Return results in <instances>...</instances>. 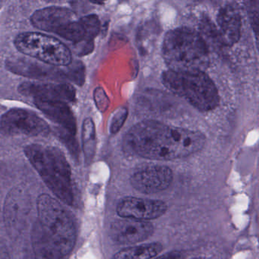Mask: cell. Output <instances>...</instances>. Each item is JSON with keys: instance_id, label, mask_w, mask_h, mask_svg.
I'll return each instance as SVG.
<instances>
[{"instance_id": "cell-1", "label": "cell", "mask_w": 259, "mask_h": 259, "mask_svg": "<svg viewBox=\"0 0 259 259\" xmlns=\"http://www.w3.org/2000/svg\"><path fill=\"white\" fill-rule=\"evenodd\" d=\"M125 140L133 152L156 160L188 157L201 150L205 143V138L199 132L152 120L136 124L127 133Z\"/></svg>"}, {"instance_id": "cell-2", "label": "cell", "mask_w": 259, "mask_h": 259, "mask_svg": "<svg viewBox=\"0 0 259 259\" xmlns=\"http://www.w3.org/2000/svg\"><path fill=\"white\" fill-rule=\"evenodd\" d=\"M162 54L169 70L204 72L209 65V52L204 38L191 28H179L166 33Z\"/></svg>"}, {"instance_id": "cell-3", "label": "cell", "mask_w": 259, "mask_h": 259, "mask_svg": "<svg viewBox=\"0 0 259 259\" xmlns=\"http://www.w3.org/2000/svg\"><path fill=\"white\" fill-rule=\"evenodd\" d=\"M25 154L53 193L63 202L72 204L74 195L71 168L58 148L32 144Z\"/></svg>"}, {"instance_id": "cell-4", "label": "cell", "mask_w": 259, "mask_h": 259, "mask_svg": "<svg viewBox=\"0 0 259 259\" xmlns=\"http://www.w3.org/2000/svg\"><path fill=\"white\" fill-rule=\"evenodd\" d=\"M162 81L168 90L198 110L209 111L219 104L218 89L204 72L167 70L162 75Z\"/></svg>"}, {"instance_id": "cell-5", "label": "cell", "mask_w": 259, "mask_h": 259, "mask_svg": "<svg viewBox=\"0 0 259 259\" xmlns=\"http://www.w3.org/2000/svg\"><path fill=\"white\" fill-rule=\"evenodd\" d=\"M39 224L63 255L75 246L76 232L72 218L57 200L47 194L37 199Z\"/></svg>"}, {"instance_id": "cell-6", "label": "cell", "mask_w": 259, "mask_h": 259, "mask_svg": "<svg viewBox=\"0 0 259 259\" xmlns=\"http://www.w3.org/2000/svg\"><path fill=\"white\" fill-rule=\"evenodd\" d=\"M15 46L22 54L29 56L52 66H69L72 64L70 50L58 39L38 32L19 34Z\"/></svg>"}, {"instance_id": "cell-7", "label": "cell", "mask_w": 259, "mask_h": 259, "mask_svg": "<svg viewBox=\"0 0 259 259\" xmlns=\"http://www.w3.org/2000/svg\"><path fill=\"white\" fill-rule=\"evenodd\" d=\"M49 132L48 124L29 110H10L0 119V133L5 136H45Z\"/></svg>"}, {"instance_id": "cell-8", "label": "cell", "mask_w": 259, "mask_h": 259, "mask_svg": "<svg viewBox=\"0 0 259 259\" xmlns=\"http://www.w3.org/2000/svg\"><path fill=\"white\" fill-rule=\"evenodd\" d=\"M101 22L96 15L84 16L63 28L57 35L73 43L78 56L87 55L93 51L94 40L99 34Z\"/></svg>"}, {"instance_id": "cell-9", "label": "cell", "mask_w": 259, "mask_h": 259, "mask_svg": "<svg viewBox=\"0 0 259 259\" xmlns=\"http://www.w3.org/2000/svg\"><path fill=\"white\" fill-rule=\"evenodd\" d=\"M31 208V197L26 189H11L4 204V221L13 234H19L25 229Z\"/></svg>"}, {"instance_id": "cell-10", "label": "cell", "mask_w": 259, "mask_h": 259, "mask_svg": "<svg viewBox=\"0 0 259 259\" xmlns=\"http://www.w3.org/2000/svg\"><path fill=\"white\" fill-rule=\"evenodd\" d=\"M174 179L172 170L168 166L152 165L135 172L130 178L132 186L145 194L157 193L169 187Z\"/></svg>"}, {"instance_id": "cell-11", "label": "cell", "mask_w": 259, "mask_h": 259, "mask_svg": "<svg viewBox=\"0 0 259 259\" xmlns=\"http://www.w3.org/2000/svg\"><path fill=\"white\" fill-rule=\"evenodd\" d=\"M166 210L167 205L164 201L136 197L123 198L116 207V212L122 218L148 222L163 216Z\"/></svg>"}, {"instance_id": "cell-12", "label": "cell", "mask_w": 259, "mask_h": 259, "mask_svg": "<svg viewBox=\"0 0 259 259\" xmlns=\"http://www.w3.org/2000/svg\"><path fill=\"white\" fill-rule=\"evenodd\" d=\"M154 233V226L148 221L131 218L117 220L110 227V236L116 243L133 245L148 239Z\"/></svg>"}, {"instance_id": "cell-13", "label": "cell", "mask_w": 259, "mask_h": 259, "mask_svg": "<svg viewBox=\"0 0 259 259\" xmlns=\"http://www.w3.org/2000/svg\"><path fill=\"white\" fill-rule=\"evenodd\" d=\"M19 92L34 99L57 101L61 102H74L75 90L68 84H42V83L24 82L19 86Z\"/></svg>"}, {"instance_id": "cell-14", "label": "cell", "mask_w": 259, "mask_h": 259, "mask_svg": "<svg viewBox=\"0 0 259 259\" xmlns=\"http://www.w3.org/2000/svg\"><path fill=\"white\" fill-rule=\"evenodd\" d=\"M73 17L69 9L52 7L37 10L31 16V22L37 29L57 34L73 21Z\"/></svg>"}, {"instance_id": "cell-15", "label": "cell", "mask_w": 259, "mask_h": 259, "mask_svg": "<svg viewBox=\"0 0 259 259\" xmlns=\"http://www.w3.org/2000/svg\"><path fill=\"white\" fill-rule=\"evenodd\" d=\"M34 104L50 119L59 124L69 134L75 136L76 133V121L72 110L67 104L61 101L34 99Z\"/></svg>"}, {"instance_id": "cell-16", "label": "cell", "mask_w": 259, "mask_h": 259, "mask_svg": "<svg viewBox=\"0 0 259 259\" xmlns=\"http://www.w3.org/2000/svg\"><path fill=\"white\" fill-rule=\"evenodd\" d=\"M7 68L11 72L30 78H65L71 81L70 69L56 72L45 66L33 63L26 59L12 58L7 61Z\"/></svg>"}, {"instance_id": "cell-17", "label": "cell", "mask_w": 259, "mask_h": 259, "mask_svg": "<svg viewBox=\"0 0 259 259\" xmlns=\"http://www.w3.org/2000/svg\"><path fill=\"white\" fill-rule=\"evenodd\" d=\"M221 38L224 45L232 46L239 40L241 35V17L234 7L227 6L220 10L218 16Z\"/></svg>"}, {"instance_id": "cell-18", "label": "cell", "mask_w": 259, "mask_h": 259, "mask_svg": "<svg viewBox=\"0 0 259 259\" xmlns=\"http://www.w3.org/2000/svg\"><path fill=\"white\" fill-rule=\"evenodd\" d=\"M31 239L36 259H64L65 255L56 246L39 223L33 227Z\"/></svg>"}, {"instance_id": "cell-19", "label": "cell", "mask_w": 259, "mask_h": 259, "mask_svg": "<svg viewBox=\"0 0 259 259\" xmlns=\"http://www.w3.org/2000/svg\"><path fill=\"white\" fill-rule=\"evenodd\" d=\"M163 250L160 242H150L128 247L118 251L111 259H152Z\"/></svg>"}, {"instance_id": "cell-20", "label": "cell", "mask_w": 259, "mask_h": 259, "mask_svg": "<svg viewBox=\"0 0 259 259\" xmlns=\"http://www.w3.org/2000/svg\"><path fill=\"white\" fill-rule=\"evenodd\" d=\"M83 152L85 161L90 163L93 160L96 150V133H95V123L91 118H87L83 122L82 131Z\"/></svg>"}, {"instance_id": "cell-21", "label": "cell", "mask_w": 259, "mask_h": 259, "mask_svg": "<svg viewBox=\"0 0 259 259\" xmlns=\"http://www.w3.org/2000/svg\"><path fill=\"white\" fill-rule=\"evenodd\" d=\"M127 115H128V111L126 108L118 109L116 112H115L110 125V131L112 134H116L122 128L126 119Z\"/></svg>"}, {"instance_id": "cell-22", "label": "cell", "mask_w": 259, "mask_h": 259, "mask_svg": "<svg viewBox=\"0 0 259 259\" xmlns=\"http://www.w3.org/2000/svg\"><path fill=\"white\" fill-rule=\"evenodd\" d=\"M94 100H95L97 108L102 113L105 112L110 106V99L102 88L98 87L95 89L94 92Z\"/></svg>"}, {"instance_id": "cell-23", "label": "cell", "mask_w": 259, "mask_h": 259, "mask_svg": "<svg viewBox=\"0 0 259 259\" xmlns=\"http://www.w3.org/2000/svg\"><path fill=\"white\" fill-rule=\"evenodd\" d=\"M249 13L251 18V24L253 25V29L255 32L256 36L257 35V29H258V2H251Z\"/></svg>"}, {"instance_id": "cell-24", "label": "cell", "mask_w": 259, "mask_h": 259, "mask_svg": "<svg viewBox=\"0 0 259 259\" xmlns=\"http://www.w3.org/2000/svg\"><path fill=\"white\" fill-rule=\"evenodd\" d=\"M154 259H183V255L180 251H174L162 254Z\"/></svg>"}, {"instance_id": "cell-25", "label": "cell", "mask_w": 259, "mask_h": 259, "mask_svg": "<svg viewBox=\"0 0 259 259\" xmlns=\"http://www.w3.org/2000/svg\"><path fill=\"white\" fill-rule=\"evenodd\" d=\"M193 259H205V258H193Z\"/></svg>"}]
</instances>
